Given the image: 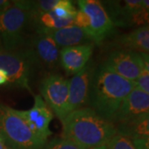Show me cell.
<instances>
[{"label":"cell","mask_w":149,"mask_h":149,"mask_svg":"<svg viewBox=\"0 0 149 149\" xmlns=\"http://www.w3.org/2000/svg\"><path fill=\"white\" fill-rule=\"evenodd\" d=\"M73 24L77 26V27H80V28H82L84 31H85L86 33L88 32L89 27H90V22H89L88 17L83 11L80 10V9L77 10V12H76Z\"/></svg>","instance_id":"obj_20"},{"label":"cell","mask_w":149,"mask_h":149,"mask_svg":"<svg viewBox=\"0 0 149 149\" xmlns=\"http://www.w3.org/2000/svg\"><path fill=\"white\" fill-rule=\"evenodd\" d=\"M104 64L113 72L133 82L144 70L143 62L139 52L127 49L113 51Z\"/></svg>","instance_id":"obj_8"},{"label":"cell","mask_w":149,"mask_h":149,"mask_svg":"<svg viewBox=\"0 0 149 149\" xmlns=\"http://www.w3.org/2000/svg\"><path fill=\"white\" fill-rule=\"evenodd\" d=\"M42 98L61 121L68 114L69 80L59 74H49L41 83Z\"/></svg>","instance_id":"obj_6"},{"label":"cell","mask_w":149,"mask_h":149,"mask_svg":"<svg viewBox=\"0 0 149 149\" xmlns=\"http://www.w3.org/2000/svg\"><path fill=\"white\" fill-rule=\"evenodd\" d=\"M9 80H8V76L4 70L0 69V85H6L8 84Z\"/></svg>","instance_id":"obj_24"},{"label":"cell","mask_w":149,"mask_h":149,"mask_svg":"<svg viewBox=\"0 0 149 149\" xmlns=\"http://www.w3.org/2000/svg\"><path fill=\"white\" fill-rule=\"evenodd\" d=\"M132 141L137 149H149V139H134Z\"/></svg>","instance_id":"obj_22"},{"label":"cell","mask_w":149,"mask_h":149,"mask_svg":"<svg viewBox=\"0 0 149 149\" xmlns=\"http://www.w3.org/2000/svg\"><path fill=\"white\" fill-rule=\"evenodd\" d=\"M149 114V95L135 87L123 101L113 123L118 124L133 122Z\"/></svg>","instance_id":"obj_9"},{"label":"cell","mask_w":149,"mask_h":149,"mask_svg":"<svg viewBox=\"0 0 149 149\" xmlns=\"http://www.w3.org/2000/svg\"><path fill=\"white\" fill-rule=\"evenodd\" d=\"M136 87L149 95V72L144 69L135 81Z\"/></svg>","instance_id":"obj_21"},{"label":"cell","mask_w":149,"mask_h":149,"mask_svg":"<svg viewBox=\"0 0 149 149\" xmlns=\"http://www.w3.org/2000/svg\"><path fill=\"white\" fill-rule=\"evenodd\" d=\"M117 133L130 139H149V114L133 122L117 125Z\"/></svg>","instance_id":"obj_16"},{"label":"cell","mask_w":149,"mask_h":149,"mask_svg":"<svg viewBox=\"0 0 149 149\" xmlns=\"http://www.w3.org/2000/svg\"><path fill=\"white\" fill-rule=\"evenodd\" d=\"M32 20L31 1H10L0 11V48L8 51L21 49L24 31Z\"/></svg>","instance_id":"obj_3"},{"label":"cell","mask_w":149,"mask_h":149,"mask_svg":"<svg viewBox=\"0 0 149 149\" xmlns=\"http://www.w3.org/2000/svg\"><path fill=\"white\" fill-rule=\"evenodd\" d=\"M61 122V138L85 149L107 145L117 134L114 123L99 115L91 108L71 112Z\"/></svg>","instance_id":"obj_1"},{"label":"cell","mask_w":149,"mask_h":149,"mask_svg":"<svg viewBox=\"0 0 149 149\" xmlns=\"http://www.w3.org/2000/svg\"><path fill=\"white\" fill-rule=\"evenodd\" d=\"M80 10L87 15L90 27L87 35L94 42L100 44L114 29V24L101 2L98 0H79Z\"/></svg>","instance_id":"obj_7"},{"label":"cell","mask_w":149,"mask_h":149,"mask_svg":"<svg viewBox=\"0 0 149 149\" xmlns=\"http://www.w3.org/2000/svg\"><path fill=\"white\" fill-rule=\"evenodd\" d=\"M5 149H10V148H7V147H6V148H5Z\"/></svg>","instance_id":"obj_28"},{"label":"cell","mask_w":149,"mask_h":149,"mask_svg":"<svg viewBox=\"0 0 149 149\" xmlns=\"http://www.w3.org/2000/svg\"><path fill=\"white\" fill-rule=\"evenodd\" d=\"M38 63L48 68L56 66L60 61V47L53 40L37 30L36 36L32 38L31 48Z\"/></svg>","instance_id":"obj_13"},{"label":"cell","mask_w":149,"mask_h":149,"mask_svg":"<svg viewBox=\"0 0 149 149\" xmlns=\"http://www.w3.org/2000/svg\"><path fill=\"white\" fill-rule=\"evenodd\" d=\"M106 146L108 149H137L132 139L119 133L115 134Z\"/></svg>","instance_id":"obj_18"},{"label":"cell","mask_w":149,"mask_h":149,"mask_svg":"<svg viewBox=\"0 0 149 149\" xmlns=\"http://www.w3.org/2000/svg\"><path fill=\"white\" fill-rule=\"evenodd\" d=\"M43 149H85L80 146L63 138H56L49 141Z\"/></svg>","instance_id":"obj_19"},{"label":"cell","mask_w":149,"mask_h":149,"mask_svg":"<svg viewBox=\"0 0 149 149\" xmlns=\"http://www.w3.org/2000/svg\"><path fill=\"white\" fill-rule=\"evenodd\" d=\"M117 42L127 50L149 54V26L136 28L132 32L121 35Z\"/></svg>","instance_id":"obj_15"},{"label":"cell","mask_w":149,"mask_h":149,"mask_svg":"<svg viewBox=\"0 0 149 149\" xmlns=\"http://www.w3.org/2000/svg\"><path fill=\"white\" fill-rule=\"evenodd\" d=\"M37 64V59L30 48L13 51L0 48V69L7 73L8 83L13 86L32 93L30 81Z\"/></svg>","instance_id":"obj_5"},{"label":"cell","mask_w":149,"mask_h":149,"mask_svg":"<svg viewBox=\"0 0 149 149\" xmlns=\"http://www.w3.org/2000/svg\"><path fill=\"white\" fill-rule=\"evenodd\" d=\"M10 3V1H7V0H0V11L3 9L5 7L8 5Z\"/></svg>","instance_id":"obj_25"},{"label":"cell","mask_w":149,"mask_h":149,"mask_svg":"<svg viewBox=\"0 0 149 149\" xmlns=\"http://www.w3.org/2000/svg\"><path fill=\"white\" fill-rule=\"evenodd\" d=\"M87 149H108L106 145H103V146H99V147H95V148H91Z\"/></svg>","instance_id":"obj_27"},{"label":"cell","mask_w":149,"mask_h":149,"mask_svg":"<svg viewBox=\"0 0 149 149\" xmlns=\"http://www.w3.org/2000/svg\"><path fill=\"white\" fill-rule=\"evenodd\" d=\"M93 52V43L62 48L60 51V63L67 74H76L86 67Z\"/></svg>","instance_id":"obj_12"},{"label":"cell","mask_w":149,"mask_h":149,"mask_svg":"<svg viewBox=\"0 0 149 149\" xmlns=\"http://www.w3.org/2000/svg\"><path fill=\"white\" fill-rule=\"evenodd\" d=\"M59 3V0H39V1H31V8L33 14V20L44 13L53 9L56 5Z\"/></svg>","instance_id":"obj_17"},{"label":"cell","mask_w":149,"mask_h":149,"mask_svg":"<svg viewBox=\"0 0 149 149\" xmlns=\"http://www.w3.org/2000/svg\"><path fill=\"white\" fill-rule=\"evenodd\" d=\"M135 87V82L123 78L103 64L93 74L89 100L99 115L113 122L123 101Z\"/></svg>","instance_id":"obj_2"},{"label":"cell","mask_w":149,"mask_h":149,"mask_svg":"<svg viewBox=\"0 0 149 149\" xmlns=\"http://www.w3.org/2000/svg\"><path fill=\"white\" fill-rule=\"evenodd\" d=\"M141 58L143 62L144 69L149 72V54L143 53V52H139Z\"/></svg>","instance_id":"obj_23"},{"label":"cell","mask_w":149,"mask_h":149,"mask_svg":"<svg viewBox=\"0 0 149 149\" xmlns=\"http://www.w3.org/2000/svg\"><path fill=\"white\" fill-rule=\"evenodd\" d=\"M5 141H4L3 138V137L1 136V134H0V149H5Z\"/></svg>","instance_id":"obj_26"},{"label":"cell","mask_w":149,"mask_h":149,"mask_svg":"<svg viewBox=\"0 0 149 149\" xmlns=\"http://www.w3.org/2000/svg\"><path fill=\"white\" fill-rule=\"evenodd\" d=\"M37 30L51 37L58 45L59 47L64 48L81 45V43H88L87 42L91 40L85 31L74 24L60 29H48L39 27Z\"/></svg>","instance_id":"obj_14"},{"label":"cell","mask_w":149,"mask_h":149,"mask_svg":"<svg viewBox=\"0 0 149 149\" xmlns=\"http://www.w3.org/2000/svg\"><path fill=\"white\" fill-rule=\"evenodd\" d=\"M17 113L27 123L34 133L47 139L52 134L50 123L54 118L53 113L41 95L34 96V104L28 110H17Z\"/></svg>","instance_id":"obj_10"},{"label":"cell","mask_w":149,"mask_h":149,"mask_svg":"<svg viewBox=\"0 0 149 149\" xmlns=\"http://www.w3.org/2000/svg\"><path fill=\"white\" fill-rule=\"evenodd\" d=\"M92 77V70L90 67L86 66L70 79L69 81L68 114L82 109V106L89 101Z\"/></svg>","instance_id":"obj_11"},{"label":"cell","mask_w":149,"mask_h":149,"mask_svg":"<svg viewBox=\"0 0 149 149\" xmlns=\"http://www.w3.org/2000/svg\"><path fill=\"white\" fill-rule=\"evenodd\" d=\"M0 134L16 149H43L47 139L34 133L16 109L0 104Z\"/></svg>","instance_id":"obj_4"}]
</instances>
